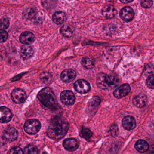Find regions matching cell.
<instances>
[{
	"label": "cell",
	"mask_w": 154,
	"mask_h": 154,
	"mask_svg": "<svg viewBox=\"0 0 154 154\" xmlns=\"http://www.w3.org/2000/svg\"><path fill=\"white\" fill-rule=\"evenodd\" d=\"M69 128V123L66 119L63 118H55L49 125L48 135L52 139L58 140L66 135Z\"/></svg>",
	"instance_id": "cell-1"
},
{
	"label": "cell",
	"mask_w": 154,
	"mask_h": 154,
	"mask_svg": "<svg viewBox=\"0 0 154 154\" xmlns=\"http://www.w3.org/2000/svg\"><path fill=\"white\" fill-rule=\"evenodd\" d=\"M38 98L45 106L54 109L57 107L56 98L54 92L49 87L42 89L38 94Z\"/></svg>",
	"instance_id": "cell-2"
},
{
	"label": "cell",
	"mask_w": 154,
	"mask_h": 154,
	"mask_svg": "<svg viewBox=\"0 0 154 154\" xmlns=\"http://www.w3.org/2000/svg\"><path fill=\"white\" fill-rule=\"evenodd\" d=\"M41 128V124L39 121L35 119H31L26 122L24 125L25 131L30 135L38 133Z\"/></svg>",
	"instance_id": "cell-3"
},
{
	"label": "cell",
	"mask_w": 154,
	"mask_h": 154,
	"mask_svg": "<svg viewBox=\"0 0 154 154\" xmlns=\"http://www.w3.org/2000/svg\"><path fill=\"white\" fill-rule=\"evenodd\" d=\"M60 99L63 104L70 106L74 103L75 98L74 94L72 91H64L61 93Z\"/></svg>",
	"instance_id": "cell-4"
},
{
	"label": "cell",
	"mask_w": 154,
	"mask_h": 154,
	"mask_svg": "<svg viewBox=\"0 0 154 154\" xmlns=\"http://www.w3.org/2000/svg\"><path fill=\"white\" fill-rule=\"evenodd\" d=\"M74 88L77 92L85 94L90 91L91 86L87 81L83 79H80L75 83Z\"/></svg>",
	"instance_id": "cell-5"
},
{
	"label": "cell",
	"mask_w": 154,
	"mask_h": 154,
	"mask_svg": "<svg viewBox=\"0 0 154 154\" xmlns=\"http://www.w3.org/2000/svg\"><path fill=\"white\" fill-rule=\"evenodd\" d=\"M12 100L16 103H21L24 102L26 98V92L21 89H16L11 93Z\"/></svg>",
	"instance_id": "cell-6"
},
{
	"label": "cell",
	"mask_w": 154,
	"mask_h": 154,
	"mask_svg": "<svg viewBox=\"0 0 154 154\" xmlns=\"http://www.w3.org/2000/svg\"><path fill=\"white\" fill-rule=\"evenodd\" d=\"M120 17L124 21L126 22H130L134 18V11L131 7H124L120 12Z\"/></svg>",
	"instance_id": "cell-7"
},
{
	"label": "cell",
	"mask_w": 154,
	"mask_h": 154,
	"mask_svg": "<svg viewBox=\"0 0 154 154\" xmlns=\"http://www.w3.org/2000/svg\"><path fill=\"white\" fill-rule=\"evenodd\" d=\"M130 90L131 88L129 85L127 84H124L121 85L114 91L113 95L118 99L123 98L127 96L129 93Z\"/></svg>",
	"instance_id": "cell-8"
},
{
	"label": "cell",
	"mask_w": 154,
	"mask_h": 154,
	"mask_svg": "<svg viewBox=\"0 0 154 154\" xmlns=\"http://www.w3.org/2000/svg\"><path fill=\"white\" fill-rule=\"evenodd\" d=\"M12 118L11 111L7 107H0V122L7 123L9 122Z\"/></svg>",
	"instance_id": "cell-9"
},
{
	"label": "cell",
	"mask_w": 154,
	"mask_h": 154,
	"mask_svg": "<svg viewBox=\"0 0 154 154\" xmlns=\"http://www.w3.org/2000/svg\"><path fill=\"white\" fill-rule=\"evenodd\" d=\"M18 133L17 130L12 127L7 128L5 130L3 134V137L5 140L8 142H12L17 139Z\"/></svg>",
	"instance_id": "cell-10"
},
{
	"label": "cell",
	"mask_w": 154,
	"mask_h": 154,
	"mask_svg": "<svg viewBox=\"0 0 154 154\" xmlns=\"http://www.w3.org/2000/svg\"><path fill=\"white\" fill-rule=\"evenodd\" d=\"M100 103V99L98 96H94L89 101L87 104V111L89 114H92L97 110Z\"/></svg>",
	"instance_id": "cell-11"
},
{
	"label": "cell",
	"mask_w": 154,
	"mask_h": 154,
	"mask_svg": "<svg viewBox=\"0 0 154 154\" xmlns=\"http://www.w3.org/2000/svg\"><path fill=\"white\" fill-rule=\"evenodd\" d=\"M63 146L68 151H74L78 149L79 142L75 138L66 139L63 142Z\"/></svg>",
	"instance_id": "cell-12"
},
{
	"label": "cell",
	"mask_w": 154,
	"mask_h": 154,
	"mask_svg": "<svg viewBox=\"0 0 154 154\" xmlns=\"http://www.w3.org/2000/svg\"><path fill=\"white\" fill-rule=\"evenodd\" d=\"M76 76V73L72 69H66L64 70L61 74V79L65 82L69 83L74 80Z\"/></svg>",
	"instance_id": "cell-13"
},
{
	"label": "cell",
	"mask_w": 154,
	"mask_h": 154,
	"mask_svg": "<svg viewBox=\"0 0 154 154\" xmlns=\"http://www.w3.org/2000/svg\"><path fill=\"white\" fill-rule=\"evenodd\" d=\"M96 83L101 89H106L109 88L108 75L104 73L99 74L97 76Z\"/></svg>",
	"instance_id": "cell-14"
},
{
	"label": "cell",
	"mask_w": 154,
	"mask_h": 154,
	"mask_svg": "<svg viewBox=\"0 0 154 154\" xmlns=\"http://www.w3.org/2000/svg\"><path fill=\"white\" fill-rule=\"evenodd\" d=\"M122 124L124 128L128 130H131L136 127V120L132 116H126L122 119Z\"/></svg>",
	"instance_id": "cell-15"
},
{
	"label": "cell",
	"mask_w": 154,
	"mask_h": 154,
	"mask_svg": "<svg viewBox=\"0 0 154 154\" xmlns=\"http://www.w3.org/2000/svg\"><path fill=\"white\" fill-rule=\"evenodd\" d=\"M102 13L106 18L111 19L115 17L117 14V11L112 5H106L103 8Z\"/></svg>",
	"instance_id": "cell-16"
},
{
	"label": "cell",
	"mask_w": 154,
	"mask_h": 154,
	"mask_svg": "<svg viewBox=\"0 0 154 154\" xmlns=\"http://www.w3.org/2000/svg\"><path fill=\"white\" fill-rule=\"evenodd\" d=\"M35 40V36L33 33L30 32H23L20 37V41L25 45L32 44Z\"/></svg>",
	"instance_id": "cell-17"
},
{
	"label": "cell",
	"mask_w": 154,
	"mask_h": 154,
	"mask_svg": "<svg viewBox=\"0 0 154 154\" xmlns=\"http://www.w3.org/2000/svg\"><path fill=\"white\" fill-rule=\"evenodd\" d=\"M147 102L146 96L144 94H140L137 95L133 100V103L135 106L138 108L145 107Z\"/></svg>",
	"instance_id": "cell-18"
},
{
	"label": "cell",
	"mask_w": 154,
	"mask_h": 154,
	"mask_svg": "<svg viewBox=\"0 0 154 154\" xmlns=\"http://www.w3.org/2000/svg\"><path fill=\"white\" fill-rule=\"evenodd\" d=\"M74 28L72 26L68 24H66L61 27L60 33L61 35L66 38H69L73 35Z\"/></svg>",
	"instance_id": "cell-19"
},
{
	"label": "cell",
	"mask_w": 154,
	"mask_h": 154,
	"mask_svg": "<svg viewBox=\"0 0 154 154\" xmlns=\"http://www.w3.org/2000/svg\"><path fill=\"white\" fill-rule=\"evenodd\" d=\"M67 19V16L63 11L56 12L53 15V20L55 23L57 25H61L65 22Z\"/></svg>",
	"instance_id": "cell-20"
},
{
	"label": "cell",
	"mask_w": 154,
	"mask_h": 154,
	"mask_svg": "<svg viewBox=\"0 0 154 154\" xmlns=\"http://www.w3.org/2000/svg\"><path fill=\"white\" fill-rule=\"evenodd\" d=\"M135 147L138 152L144 153L148 150L149 146L146 141L143 140H139L136 142Z\"/></svg>",
	"instance_id": "cell-21"
},
{
	"label": "cell",
	"mask_w": 154,
	"mask_h": 154,
	"mask_svg": "<svg viewBox=\"0 0 154 154\" xmlns=\"http://www.w3.org/2000/svg\"><path fill=\"white\" fill-rule=\"evenodd\" d=\"M34 55V50L32 47L24 46L21 48L20 55L23 59L27 60L31 58Z\"/></svg>",
	"instance_id": "cell-22"
},
{
	"label": "cell",
	"mask_w": 154,
	"mask_h": 154,
	"mask_svg": "<svg viewBox=\"0 0 154 154\" xmlns=\"http://www.w3.org/2000/svg\"><path fill=\"white\" fill-rule=\"evenodd\" d=\"M82 64L83 67L86 69H92L95 65V62L93 58L86 57L82 59Z\"/></svg>",
	"instance_id": "cell-23"
},
{
	"label": "cell",
	"mask_w": 154,
	"mask_h": 154,
	"mask_svg": "<svg viewBox=\"0 0 154 154\" xmlns=\"http://www.w3.org/2000/svg\"><path fill=\"white\" fill-rule=\"evenodd\" d=\"M40 80L44 83L50 84L53 82V77L52 74L48 72H43L40 75Z\"/></svg>",
	"instance_id": "cell-24"
},
{
	"label": "cell",
	"mask_w": 154,
	"mask_h": 154,
	"mask_svg": "<svg viewBox=\"0 0 154 154\" xmlns=\"http://www.w3.org/2000/svg\"><path fill=\"white\" fill-rule=\"evenodd\" d=\"M80 135L82 137L89 141L93 136L92 131L87 128L82 127L80 131Z\"/></svg>",
	"instance_id": "cell-25"
},
{
	"label": "cell",
	"mask_w": 154,
	"mask_h": 154,
	"mask_svg": "<svg viewBox=\"0 0 154 154\" xmlns=\"http://www.w3.org/2000/svg\"><path fill=\"white\" fill-rule=\"evenodd\" d=\"M109 87L113 88L119 85V80L117 75H108Z\"/></svg>",
	"instance_id": "cell-26"
},
{
	"label": "cell",
	"mask_w": 154,
	"mask_h": 154,
	"mask_svg": "<svg viewBox=\"0 0 154 154\" xmlns=\"http://www.w3.org/2000/svg\"><path fill=\"white\" fill-rule=\"evenodd\" d=\"M24 153L26 154H38V150L35 146L29 145L25 148Z\"/></svg>",
	"instance_id": "cell-27"
},
{
	"label": "cell",
	"mask_w": 154,
	"mask_h": 154,
	"mask_svg": "<svg viewBox=\"0 0 154 154\" xmlns=\"http://www.w3.org/2000/svg\"><path fill=\"white\" fill-rule=\"evenodd\" d=\"M36 14L35 9L33 8L28 9L24 13V16L27 19L30 20L33 18Z\"/></svg>",
	"instance_id": "cell-28"
},
{
	"label": "cell",
	"mask_w": 154,
	"mask_h": 154,
	"mask_svg": "<svg viewBox=\"0 0 154 154\" xmlns=\"http://www.w3.org/2000/svg\"><path fill=\"white\" fill-rule=\"evenodd\" d=\"M9 20L7 18H2L0 20V27L3 29H7L9 26Z\"/></svg>",
	"instance_id": "cell-29"
},
{
	"label": "cell",
	"mask_w": 154,
	"mask_h": 154,
	"mask_svg": "<svg viewBox=\"0 0 154 154\" xmlns=\"http://www.w3.org/2000/svg\"><path fill=\"white\" fill-rule=\"evenodd\" d=\"M154 75L152 74L148 77L146 80L147 85L149 88L151 89H154Z\"/></svg>",
	"instance_id": "cell-30"
},
{
	"label": "cell",
	"mask_w": 154,
	"mask_h": 154,
	"mask_svg": "<svg viewBox=\"0 0 154 154\" xmlns=\"http://www.w3.org/2000/svg\"><path fill=\"white\" fill-rule=\"evenodd\" d=\"M8 38V33L5 30L0 29V43L5 42Z\"/></svg>",
	"instance_id": "cell-31"
},
{
	"label": "cell",
	"mask_w": 154,
	"mask_h": 154,
	"mask_svg": "<svg viewBox=\"0 0 154 154\" xmlns=\"http://www.w3.org/2000/svg\"><path fill=\"white\" fill-rule=\"evenodd\" d=\"M141 5L142 7L145 8H149L153 5V2L152 0H142Z\"/></svg>",
	"instance_id": "cell-32"
},
{
	"label": "cell",
	"mask_w": 154,
	"mask_h": 154,
	"mask_svg": "<svg viewBox=\"0 0 154 154\" xmlns=\"http://www.w3.org/2000/svg\"><path fill=\"white\" fill-rule=\"evenodd\" d=\"M8 153V154H23L24 152L19 147H15L11 149Z\"/></svg>",
	"instance_id": "cell-33"
},
{
	"label": "cell",
	"mask_w": 154,
	"mask_h": 154,
	"mask_svg": "<svg viewBox=\"0 0 154 154\" xmlns=\"http://www.w3.org/2000/svg\"><path fill=\"white\" fill-rule=\"evenodd\" d=\"M111 133L113 136H116L118 135V133H119V128H118V127L117 125H113L112 127H111Z\"/></svg>",
	"instance_id": "cell-34"
},
{
	"label": "cell",
	"mask_w": 154,
	"mask_h": 154,
	"mask_svg": "<svg viewBox=\"0 0 154 154\" xmlns=\"http://www.w3.org/2000/svg\"><path fill=\"white\" fill-rule=\"evenodd\" d=\"M120 1L123 3H128L133 1V0H120Z\"/></svg>",
	"instance_id": "cell-35"
},
{
	"label": "cell",
	"mask_w": 154,
	"mask_h": 154,
	"mask_svg": "<svg viewBox=\"0 0 154 154\" xmlns=\"http://www.w3.org/2000/svg\"><path fill=\"white\" fill-rule=\"evenodd\" d=\"M106 1L108 2H112L113 1V0H106Z\"/></svg>",
	"instance_id": "cell-36"
}]
</instances>
